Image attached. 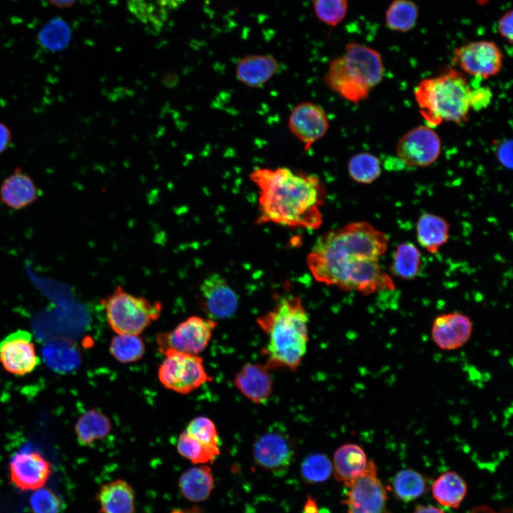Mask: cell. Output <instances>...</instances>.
<instances>
[{
  "label": "cell",
  "mask_w": 513,
  "mask_h": 513,
  "mask_svg": "<svg viewBox=\"0 0 513 513\" xmlns=\"http://www.w3.org/2000/svg\"><path fill=\"white\" fill-rule=\"evenodd\" d=\"M181 0H128L130 11L142 23L160 26Z\"/></svg>",
  "instance_id": "28"
},
{
  "label": "cell",
  "mask_w": 513,
  "mask_h": 513,
  "mask_svg": "<svg viewBox=\"0 0 513 513\" xmlns=\"http://www.w3.org/2000/svg\"><path fill=\"white\" fill-rule=\"evenodd\" d=\"M108 323L117 334L139 335L161 314L162 304L125 291L120 286L101 300Z\"/></svg>",
  "instance_id": "6"
},
{
  "label": "cell",
  "mask_w": 513,
  "mask_h": 513,
  "mask_svg": "<svg viewBox=\"0 0 513 513\" xmlns=\"http://www.w3.org/2000/svg\"><path fill=\"white\" fill-rule=\"evenodd\" d=\"M185 431L201 444L219 449L217 428L209 418L204 416L195 418L189 423Z\"/></svg>",
  "instance_id": "37"
},
{
  "label": "cell",
  "mask_w": 513,
  "mask_h": 513,
  "mask_svg": "<svg viewBox=\"0 0 513 513\" xmlns=\"http://www.w3.org/2000/svg\"><path fill=\"white\" fill-rule=\"evenodd\" d=\"M160 364L157 375L167 389L180 394H188L212 380L197 355L167 350Z\"/></svg>",
  "instance_id": "7"
},
{
  "label": "cell",
  "mask_w": 513,
  "mask_h": 513,
  "mask_svg": "<svg viewBox=\"0 0 513 513\" xmlns=\"http://www.w3.org/2000/svg\"><path fill=\"white\" fill-rule=\"evenodd\" d=\"M503 58L501 49L494 41H477L455 49L452 62L463 72L486 79L500 72Z\"/></svg>",
  "instance_id": "11"
},
{
  "label": "cell",
  "mask_w": 513,
  "mask_h": 513,
  "mask_svg": "<svg viewBox=\"0 0 513 513\" xmlns=\"http://www.w3.org/2000/svg\"><path fill=\"white\" fill-rule=\"evenodd\" d=\"M388 242L370 223L351 222L319 237L308 254V268L317 281L345 291L368 295L393 290L392 279L379 264Z\"/></svg>",
  "instance_id": "1"
},
{
  "label": "cell",
  "mask_w": 513,
  "mask_h": 513,
  "mask_svg": "<svg viewBox=\"0 0 513 513\" xmlns=\"http://www.w3.org/2000/svg\"><path fill=\"white\" fill-rule=\"evenodd\" d=\"M302 513H318L316 502L310 496L307 497Z\"/></svg>",
  "instance_id": "44"
},
{
  "label": "cell",
  "mask_w": 513,
  "mask_h": 513,
  "mask_svg": "<svg viewBox=\"0 0 513 513\" xmlns=\"http://www.w3.org/2000/svg\"><path fill=\"white\" fill-rule=\"evenodd\" d=\"M0 363L9 373L24 375L40 363L31 334L25 330L11 333L0 341Z\"/></svg>",
  "instance_id": "13"
},
{
  "label": "cell",
  "mask_w": 513,
  "mask_h": 513,
  "mask_svg": "<svg viewBox=\"0 0 513 513\" xmlns=\"http://www.w3.org/2000/svg\"><path fill=\"white\" fill-rule=\"evenodd\" d=\"M450 224L442 217L425 212L418 219L416 235L419 244L431 254H436L449 239Z\"/></svg>",
  "instance_id": "25"
},
{
  "label": "cell",
  "mask_w": 513,
  "mask_h": 513,
  "mask_svg": "<svg viewBox=\"0 0 513 513\" xmlns=\"http://www.w3.org/2000/svg\"><path fill=\"white\" fill-rule=\"evenodd\" d=\"M70 39V28L60 18H54L47 22L38 34L41 46L51 51L63 49L68 46Z\"/></svg>",
  "instance_id": "35"
},
{
  "label": "cell",
  "mask_w": 513,
  "mask_h": 513,
  "mask_svg": "<svg viewBox=\"0 0 513 513\" xmlns=\"http://www.w3.org/2000/svg\"><path fill=\"white\" fill-rule=\"evenodd\" d=\"M497 30L500 36L510 44L512 43V11L503 14L498 21Z\"/></svg>",
  "instance_id": "41"
},
{
  "label": "cell",
  "mask_w": 513,
  "mask_h": 513,
  "mask_svg": "<svg viewBox=\"0 0 513 513\" xmlns=\"http://www.w3.org/2000/svg\"><path fill=\"white\" fill-rule=\"evenodd\" d=\"M112 428L110 419L101 411L92 408L82 414L75 424L80 445L90 446L105 437Z\"/></svg>",
  "instance_id": "26"
},
{
  "label": "cell",
  "mask_w": 513,
  "mask_h": 513,
  "mask_svg": "<svg viewBox=\"0 0 513 513\" xmlns=\"http://www.w3.org/2000/svg\"><path fill=\"white\" fill-rule=\"evenodd\" d=\"M348 174L356 182L370 184L381 174V162L375 155L363 152L353 155L348 160Z\"/></svg>",
  "instance_id": "31"
},
{
  "label": "cell",
  "mask_w": 513,
  "mask_h": 513,
  "mask_svg": "<svg viewBox=\"0 0 513 513\" xmlns=\"http://www.w3.org/2000/svg\"><path fill=\"white\" fill-rule=\"evenodd\" d=\"M269 370L265 365L247 363L235 375L234 384L252 402L266 403L273 391V379Z\"/></svg>",
  "instance_id": "18"
},
{
  "label": "cell",
  "mask_w": 513,
  "mask_h": 513,
  "mask_svg": "<svg viewBox=\"0 0 513 513\" xmlns=\"http://www.w3.org/2000/svg\"><path fill=\"white\" fill-rule=\"evenodd\" d=\"M109 351L115 359L128 363L139 361L145 354V344L138 335L117 334L111 339Z\"/></svg>",
  "instance_id": "32"
},
{
  "label": "cell",
  "mask_w": 513,
  "mask_h": 513,
  "mask_svg": "<svg viewBox=\"0 0 513 513\" xmlns=\"http://www.w3.org/2000/svg\"><path fill=\"white\" fill-rule=\"evenodd\" d=\"M333 472V465L328 457L321 453L308 456L301 466L302 478L309 483H319L327 480Z\"/></svg>",
  "instance_id": "36"
},
{
  "label": "cell",
  "mask_w": 513,
  "mask_h": 513,
  "mask_svg": "<svg viewBox=\"0 0 513 513\" xmlns=\"http://www.w3.org/2000/svg\"><path fill=\"white\" fill-rule=\"evenodd\" d=\"M249 178L259 190L257 224L311 229L321 225L326 188L317 175L286 167H256Z\"/></svg>",
  "instance_id": "2"
},
{
  "label": "cell",
  "mask_w": 513,
  "mask_h": 513,
  "mask_svg": "<svg viewBox=\"0 0 513 513\" xmlns=\"http://www.w3.org/2000/svg\"><path fill=\"white\" fill-rule=\"evenodd\" d=\"M170 513H202L200 511L197 509H180V508H175L171 510Z\"/></svg>",
  "instance_id": "48"
},
{
  "label": "cell",
  "mask_w": 513,
  "mask_h": 513,
  "mask_svg": "<svg viewBox=\"0 0 513 513\" xmlns=\"http://www.w3.org/2000/svg\"><path fill=\"white\" fill-rule=\"evenodd\" d=\"M39 190L33 180L17 167L1 183L0 200L14 209H21L36 202Z\"/></svg>",
  "instance_id": "19"
},
{
  "label": "cell",
  "mask_w": 513,
  "mask_h": 513,
  "mask_svg": "<svg viewBox=\"0 0 513 513\" xmlns=\"http://www.w3.org/2000/svg\"><path fill=\"white\" fill-rule=\"evenodd\" d=\"M469 513H510V512H509L508 510H506L504 512H497L489 507L481 506L472 509Z\"/></svg>",
  "instance_id": "46"
},
{
  "label": "cell",
  "mask_w": 513,
  "mask_h": 513,
  "mask_svg": "<svg viewBox=\"0 0 513 513\" xmlns=\"http://www.w3.org/2000/svg\"><path fill=\"white\" fill-rule=\"evenodd\" d=\"M492 93L487 87H480L470 91V107L479 111L487 108L491 103Z\"/></svg>",
  "instance_id": "40"
},
{
  "label": "cell",
  "mask_w": 513,
  "mask_h": 513,
  "mask_svg": "<svg viewBox=\"0 0 513 513\" xmlns=\"http://www.w3.org/2000/svg\"><path fill=\"white\" fill-rule=\"evenodd\" d=\"M421 263L419 249L413 243L406 242L397 246L390 269L395 276L410 280L418 274Z\"/></svg>",
  "instance_id": "29"
},
{
  "label": "cell",
  "mask_w": 513,
  "mask_h": 513,
  "mask_svg": "<svg viewBox=\"0 0 513 513\" xmlns=\"http://www.w3.org/2000/svg\"><path fill=\"white\" fill-rule=\"evenodd\" d=\"M12 483L23 491L43 487L52 472L51 464L39 452L21 450L12 457L9 466Z\"/></svg>",
  "instance_id": "15"
},
{
  "label": "cell",
  "mask_w": 513,
  "mask_h": 513,
  "mask_svg": "<svg viewBox=\"0 0 513 513\" xmlns=\"http://www.w3.org/2000/svg\"><path fill=\"white\" fill-rule=\"evenodd\" d=\"M279 62L270 54H252L241 58L236 66L237 79L246 86L260 88L278 71Z\"/></svg>",
  "instance_id": "20"
},
{
  "label": "cell",
  "mask_w": 513,
  "mask_h": 513,
  "mask_svg": "<svg viewBox=\"0 0 513 513\" xmlns=\"http://www.w3.org/2000/svg\"><path fill=\"white\" fill-rule=\"evenodd\" d=\"M346 486L348 513H387L386 492L373 460L368 461L365 470Z\"/></svg>",
  "instance_id": "10"
},
{
  "label": "cell",
  "mask_w": 513,
  "mask_h": 513,
  "mask_svg": "<svg viewBox=\"0 0 513 513\" xmlns=\"http://www.w3.org/2000/svg\"><path fill=\"white\" fill-rule=\"evenodd\" d=\"M497 158L504 167L511 169L512 166V142L511 140L502 142L497 147Z\"/></svg>",
  "instance_id": "42"
},
{
  "label": "cell",
  "mask_w": 513,
  "mask_h": 513,
  "mask_svg": "<svg viewBox=\"0 0 513 513\" xmlns=\"http://www.w3.org/2000/svg\"><path fill=\"white\" fill-rule=\"evenodd\" d=\"M238 302L234 289L219 274L208 275L200 284V306L210 319L231 317L237 309Z\"/></svg>",
  "instance_id": "16"
},
{
  "label": "cell",
  "mask_w": 513,
  "mask_h": 513,
  "mask_svg": "<svg viewBox=\"0 0 513 513\" xmlns=\"http://www.w3.org/2000/svg\"><path fill=\"white\" fill-rule=\"evenodd\" d=\"M41 356L46 366L58 373H68L77 369L81 364L80 351L72 341L55 338L43 346Z\"/></svg>",
  "instance_id": "22"
},
{
  "label": "cell",
  "mask_w": 513,
  "mask_h": 513,
  "mask_svg": "<svg viewBox=\"0 0 513 513\" xmlns=\"http://www.w3.org/2000/svg\"><path fill=\"white\" fill-rule=\"evenodd\" d=\"M294 444L286 429L273 425L253 445V457L258 466L275 475L284 473L293 462Z\"/></svg>",
  "instance_id": "9"
},
{
  "label": "cell",
  "mask_w": 513,
  "mask_h": 513,
  "mask_svg": "<svg viewBox=\"0 0 513 513\" xmlns=\"http://www.w3.org/2000/svg\"><path fill=\"white\" fill-rule=\"evenodd\" d=\"M348 8V0H314L315 15L331 26H338L345 19Z\"/></svg>",
  "instance_id": "38"
},
{
  "label": "cell",
  "mask_w": 513,
  "mask_h": 513,
  "mask_svg": "<svg viewBox=\"0 0 513 513\" xmlns=\"http://www.w3.org/2000/svg\"><path fill=\"white\" fill-rule=\"evenodd\" d=\"M418 6L411 0H393L386 10L385 21L387 27L398 32L413 29L418 18Z\"/></svg>",
  "instance_id": "30"
},
{
  "label": "cell",
  "mask_w": 513,
  "mask_h": 513,
  "mask_svg": "<svg viewBox=\"0 0 513 513\" xmlns=\"http://www.w3.org/2000/svg\"><path fill=\"white\" fill-rule=\"evenodd\" d=\"M384 71L378 51L361 43L350 42L346 45L344 54L330 61L323 81L331 91L358 105L381 82Z\"/></svg>",
  "instance_id": "4"
},
{
  "label": "cell",
  "mask_w": 513,
  "mask_h": 513,
  "mask_svg": "<svg viewBox=\"0 0 513 513\" xmlns=\"http://www.w3.org/2000/svg\"><path fill=\"white\" fill-rule=\"evenodd\" d=\"M217 322L210 318L190 316L172 331L157 336V343L162 353L174 350L197 355L208 346Z\"/></svg>",
  "instance_id": "8"
},
{
  "label": "cell",
  "mask_w": 513,
  "mask_h": 513,
  "mask_svg": "<svg viewBox=\"0 0 513 513\" xmlns=\"http://www.w3.org/2000/svg\"><path fill=\"white\" fill-rule=\"evenodd\" d=\"M472 332L470 318L459 312L442 314L433 321L431 336L434 343L440 348L452 351L463 346L470 339Z\"/></svg>",
  "instance_id": "17"
},
{
  "label": "cell",
  "mask_w": 513,
  "mask_h": 513,
  "mask_svg": "<svg viewBox=\"0 0 513 513\" xmlns=\"http://www.w3.org/2000/svg\"><path fill=\"white\" fill-rule=\"evenodd\" d=\"M470 91L465 75L448 68L437 76L420 81L414 95L421 116L433 128L443 122H465L471 109Z\"/></svg>",
  "instance_id": "5"
},
{
  "label": "cell",
  "mask_w": 513,
  "mask_h": 513,
  "mask_svg": "<svg viewBox=\"0 0 513 513\" xmlns=\"http://www.w3.org/2000/svg\"><path fill=\"white\" fill-rule=\"evenodd\" d=\"M214 486L212 469L205 465L194 466L180 476L178 487L182 495L192 502L205 501Z\"/></svg>",
  "instance_id": "23"
},
{
  "label": "cell",
  "mask_w": 513,
  "mask_h": 513,
  "mask_svg": "<svg viewBox=\"0 0 513 513\" xmlns=\"http://www.w3.org/2000/svg\"><path fill=\"white\" fill-rule=\"evenodd\" d=\"M393 485L396 496L408 502L423 494L425 482L420 473L411 469H405L396 474Z\"/></svg>",
  "instance_id": "34"
},
{
  "label": "cell",
  "mask_w": 513,
  "mask_h": 513,
  "mask_svg": "<svg viewBox=\"0 0 513 513\" xmlns=\"http://www.w3.org/2000/svg\"><path fill=\"white\" fill-rule=\"evenodd\" d=\"M53 5L58 7H68L74 4L76 0H48Z\"/></svg>",
  "instance_id": "47"
},
{
  "label": "cell",
  "mask_w": 513,
  "mask_h": 513,
  "mask_svg": "<svg viewBox=\"0 0 513 513\" xmlns=\"http://www.w3.org/2000/svg\"><path fill=\"white\" fill-rule=\"evenodd\" d=\"M368 462L364 450L359 445H343L336 450L333 455L334 477L336 480L346 484L365 470Z\"/></svg>",
  "instance_id": "24"
},
{
  "label": "cell",
  "mask_w": 513,
  "mask_h": 513,
  "mask_svg": "<svg viewBox=\"0 0 513 513\" xmlns=\"http://www.w3.org/2000/svg\"><path fill=\"white\" fill-rule=\"evenodd\" d=\"M440 152V138L428 125H419L408 130L396 146L398 157L409 167H428L437 160Z\"/></svg>",
  "instance_id": "12"
},
{
  "label": "cell",
  "mask_w": 513,
  "mask_h": 513,
  "mask_svg": "<svg viewBox=\"0 0 513 513\" xmlns=\"http://www.w3.org/2000/svg\"><path fill=\"white\" fill-rule=\"evenodd\" d=\"M33 513H58L61 501L51 489L41 487L34 490L29 499Z\"/></svg>",
  "instance_id": "39"
},
{
  "label": "cell",
  "mask_w": 513,
  "mask_h": 513,
  "mask_svg": "<svg viewBox=\"0 0 513 513\" xmlns=\"http://www.w3.org/2000/svg\"><path fill=\"white\" fill-rule=\"evenodd\" d=\"M11 133L9 128L0 122V154L4 152L10 145Z\"/></svg>",
  "instance_id": "43"
},
{
  "label": "cell",
  "mask_w": 513,
  "mask_h": 513,
  "mask_svg": "<svg viewBox=\"0 0 513 513\" xmlns=\"http://www.w3.org/2000/svg\"><path fill=\"white\" fill-rule=\"evenodd\" d=\"M414 513H445L442 509L434 506L418 505L416 507Z\"/></svg>",
  "instance_id": "45"
},
{
  "label": "cell",
  "mask_w": 513,
  "mask_h": 513,
  "mask_svg": "<svg viewBox=\"0 0 513 513\" xmlns=\"http://www.w3.org/2000/svg\"><path fill=\"white\" fill-rule=\"evenodd\" d=\"M100 513H135V493L125 480L117 479L103 484L96 494Z\"/></svg>",
  "instance_id": "21"
},
{
  "label": "cell",
  "mask_w": 513,
  "mask_h": 513,
  "mask_svg": "<svg viewBox=\"0 0 513 513\" xmlns=\"http://www.w3.org/2000/svg\"><path fill=\"white\" fill-rule=\"evenodd\" d=\"M288 126L292 135L307 150L326 134L329 122L326 111L320 105L306 101L298 103L291 110Z\"/></svg>",
  "instance_id": "14"
},
{
  "label": "cell",
  "mask_w": 513,
  "mask_h": 513,
  "mask_svg": "<svg viewBox=\"0 0 513 513\" xmlns=\"http://www.w3.org/2000/svg\"><path fill=\"white\" fill-rule=\"evenodd\" d=\"M309 321L303 303L296 296L281 298L271 310L256 318L268 337L263 353L269 370H295L300 366L309 342Z\"/></svg>",
  "instance_id": "3"
},
{
  "label": "cell",
  "mask_w": 513,
  "mask_h": 513,
  "mask_svg": "<svg viewBox=\"0 0 513 513\" xmlns=\"http://www.w3.org/2000/svg\"><path fill=\"white\" fill-rule=\"evenodd\" d=\"M178 453L194 465L212 462L220 454V449L207 447L183 431L177 442Z\"/></svg>",
  "instance_id": "33"
},
{
  "label": "cell",
  "mask_w": 513,
  "mask_h": 513,
  "mask_svg": "<svg viewBox=\"0 0 513 513\" xmlns=\"http://www.w3.org/2000/svg\"><path fill=\"white\" fill-rule=\"evenodd\" d=\"M433 497L442 506L457 508L467 493L463 479L454 472L441 475L432 484Z\"/></svg>",
  "instance_id": "27"
}]
</instances>
